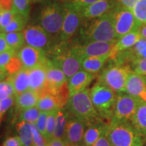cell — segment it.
Masks as SVG:
<instances>
[{"label":"cell","mask_w":146,"mask_h":146,"mask_svg":"<svg viewBox=\"0 0 146 146\" xmlns=\"http://www.w3.org/2000/svg\"><path fill=\"white\" fill-rule=\"evenodd\" d=\"M81 39L90 42H111L116 39L112 10L101 17L86 20L80 29Z\"/></svg>","instance_id":"cell-1"},{"label":"cell","mask_w":146,"mask_h":146,"mask_svg":"<svg viewBox=\"0 0 146 146\" xmlns=\"http://www.w3.org/2000/svg\"><path fill=\"white\" fill-rule=\"evenodd\" d=\"M66 108L69 114L83 120L87 126L103 121L93 104L89 89L70 96Z\"/></svg>","instance_id":"cell-2"},{"label":"cell","mask_w":146,"mask_h":146,"mask_svg":"<svg viewBox=\"0 0 146 146\" xmlns=\"http://www.w3.org/2000/svg\"><path fill=\"white\" fill-rule=\"evenodd\" d=\"M68 43H60L51 50L50 60L55 66L63 71L66 78H70L81 69L82 59L74 50L73 45L68 46Z\"/></svg>","instance_id":"cell-3"},{"label":"cell","mask_w":146,"mask_h":146,"mask_svg":"<svg viewBox=\"0 0 146 146\" xmlns=\"http://www.w3.org/2000/svg\"><path fill=\"white\" fill-rule=\"evenodd\" d=\"M106 135L112 146H143L146 137L137 132L130 123L110 122Z\"/></svg>","instance_id":"cell-4"},{"label":"cell","mask_w":146,"mask_h":146,"mask_svg":"<svg viewBox=\"0 0 146 146\" xmlns=\"http://www.w3.org/2000/svg\"><path fill=\"white\" fill-rule=\"evenodd\" d=\"M90 96L100 117L110 120V123L114 114L117 94L106 85L97 82L90 89Z\"/></svg>","instance_id":"cell-5"},{"label":"cell","mask_w":146,"mask_h":146,"mask_svg":"<svg viewBox=\"0 0 146 146\" xmlns=\"http://www.w3.org/2000/svg\"><path fill=\"white\" fill-rule=\"evenodd\" d=\"M111 61L112 63L100 74L98 82L106 85L116 94L125 93L127 79L131 70L130 66Z\"/></svg>","instance_id":"cell-6"},{"label":"cell","mask_w":146,"mask_h":146,"mask_svg":"<svg viewBox=\"0 0 146 146\" xmlns=\"http://www.w3.org/2000/svg\"><path fill=\"white\" fill-rule=\"evenodd\" d=\"M65 16L64 5L52 2L45 5L39 15V23L49 34H56L60 32Z\"/></svg>","instance_id":"cell-7"},{"label":"cell","mask_w":146,"mask_h":146,"mask_svg":"<svg viewBox=\"0 0 146 146\" xmlns=\"http://www.w3.org/2000/svg\"><path fill=\"white\" fill-rule=\"evenodd\" d=\"M116 39L139 29L142 24L137 19L133 12L120 4L112 10Z\"/></svg>","instance_id":"cell-8"},{"label":"cell","mask_w":146,"mask_h":146,"mask_svg":"<svg viewBox=\"0 0 146 146\" xmlns=\"http://www.w3.org/2000/svg\"><path fill=\"white\" fill-rule=\"evenodd\" d=\"M141 100V98L133 97L126 93L117 94L114 114L110 122L130 123Z\"/></svg>","instance_id":"cell-9"},{"label":"cell","mask_w":146,"mask_h":146,"mask_svg":"<svg viewBox=\"0 0 146 146\" xmlns=\"http://www.w3.org/2000/svg\"><path fill=\"white\" fill-rule=\"evenodd\" d=\"M65 16L64 23L60 31V43H68L72 36L81 26L83 20L81 11L78 10L71 2L64 5Z\"/></svg>","instance_id":"cell-10"},{"label":"cell","mask_w":146,"mask_h":146,"mask_svg":"<svg viewBox=\"0 0 146 146\" xmlns=\"http://www.w3.org/2000/svg\"><path fill=\"white\" fill-rule=\"evenodd\" d=\"M118 40L111 42H90L80 45L73 43L72 45L82 59L87 57H96L112 55L113 49Z\"/></svg>","instance_id":"cell-11"},{"label":"cell","mask_w":146,"mask_h":146,"mask_svg":"<svg viewBox=\"0 0 146 146\" xmlns=\"http://www.w3.org/2000/svg\"><path fill=\"white\" fill-rule=\"evenodd\" d=\"M23 33L27 45L45 52L50 49V36L41 27L29 25L23 29Z\"/></svg>","instance_id":"cell-12"},{"label":"cell","mask_w":146,"mask_h":146,"mask_svg":"<svg viewBox=\"0 0 146 146\" xmlns=\"http://www.w3.org/2000/svg\"><path fill=\"white\" fill-rule=\"evenodd\" d=\"M145 58L146 39L141 38L131 48L112 55L110 60L116 63L129 66L133 62Z\"/></svg>","instance_id":"cell-13"},{"label":"cell","mask_w":146,"mask_h":146,"mask_svg":"<svg viewBox=\"0 0 146 146\" xmlns=\"http://www.w3.org/2000/svg\"><path fill=\"white\" fill-rule=\"evenodd\" d=\"M64 141L68 146H80L83 144L85 129L87 124L68 113Z\"/></svg>","instance_id":"cell-14"},{"label":"cell","mask_w":146,"mask_h":146,"mask_svg":"<svg viewBox=\"0 0 146 146\" xmlns=\"http://www.w3.org/2000/svg\"><path fill=\"white\" fill-rule=\"evenodd\" d=\"M24 68L31 69L43 64L47 60L46 52L41 49L25 45L17 52Z\"/></svg>","instance_id":"cell-15"},{"label":"cell","mask_w":146,"mask_h":146,"mask_svg":"<svg viewBox=\"0 0 146 146\" xmlns=\"http://www.w3.org/2000/svg\"><path fill=\"white\" fill-rule=\"evenodd\" d=\"M47 60L43 64L29 69V89L36 92L39 98L46 94Z\"/></svg>","instance_id":"cell-16"},{"label":"cell","mask_w":146,"mask_h":146,"mask_svg":"<svg viewBox=\"0 0 146 146\" xmlns=\"http://www.w3.org/2000/svg\"><path fill=\"white\" fill-rule=\"evenodd\" d=\"M120 4L117 0H100L81 11L83 19H93L109 13Z\"/></svg>","instance_id":"cell-17"},{"label":"cell","mask_w":146,"mask_h":146,"mask_svg":"<svg viewBox=\"0 0 146 146\" xmlns=\"http://www.w3.org/2000/svg\"><path fill=\"white\" fill-rule=\"evenodd\" d=\"M67 81L68 78L63 71L48 59L47 62L46 94H54Z\"/></svg>","instance_id":"cell-18"},{"label":"cell","mask_w":146,"mask_h":146,"mask_svg":"<svg viewBox=\"0 0 146 146\" xmlns=\"http://www.w3.org/2000/svg\"><path fill=\"white\" fill-rule=\"evenodd\" d=\"M96 77V74L83 70L78 71L68 79L70 96L85 90Z\"/></svg>","instance_id":"cell-19"},{"label":"cell","mask_w":146,"mask_h":146,"mask_svg":"<svg viewBox=\"0 0 146 146\" xmlns=\"http://www.w3.org/2000/svg\"><path fill=\"white\" fill-rule=\"evenodd\" d=\"M146 90V85L143 76L131 70L126 83L125 93L133 97L140 98L141 95Z\"/></svg>","instance_id":"cell-20"},{"label":"cell","mask_w":146,"mask_h":146,"mask_svg":"<svg viewBox=\"0 0 146 146\" xmlns=\"http://www.w3.org/2000/svg\"><path fill=\"white\" fill-rule=\"evenodd\" d=\"M108 124L104 123L103 121L91 124L87 127L84 133L83 145V146H92L100 137L103 134L107 129Z\"/></svg>","instance_id":"cell-21"},{"label":"cell","mask_w":146,"mask_h":146,"mask_svg":"<svg viewBox=\"0 0 146 146\" xmlns=\"http://www.w3.org/2000/svg\"><path fill=\"white\" fill-rule=\"evenodd\" d=\"M7 79L13 84L16 96L21 94L29 89V70L23 68L22 70L12 75H8Z\"/></svg>","instance_id":"cell-22"},{"label":"cell","mask_w":146,"mask_h":146,"mask_svg":"<svg viewBox=\"0 0 146 146\" xmlns=\"http://www.w3.org/2000/svg\"><path fill=\"white\" fill-rule=\"evenodd\" d=\"M130 123L137 132L146 137V102L142 100L139 104L135 114Z\"/></svg>","instance_id":"cell-23"},{"label":"cell","mask_w":146,"mask_h":146,"mask_svg":"<svg viewBox=\"0 0 146 146\" xmlns=\"http://www.w3.org/2000/svg\"><path fill=\"white\" fill-rule=\"evenodd\" d=\"M111 54L96 57H87L83 58L81 63L82 70L87 72L97 74L104 66L105 64L110 59Z\"/></svg>","instance_id":"cell-24"},{"label":"cell","mask_w":146,"mask_h":146,"mask_svg":"<svg viewBox=\"0 0 146 146\" xmlns=\"http://www.w3.org/2000/svg\"><path fill=\"white\" fill-rule=\"evenodd\" d=\"M39 98V95L31 89L21 94L16 95L15 98L16 108L23 111L31 108L35 107Z\"/></svg>","instance_id":"cell-25"},{"label":"cell","mask_w":146,"mask_h":146,"mask_svg":"<svg viewBox=\"0 0 146 146\" xmlns=\"http://www.w3.org/2000/svg\"><path fill=\"white\" fill-rule=\"evenodd\" d=\"M141 39V36L139 30L127 34L120 39H118L117 42L114 45V49H113L112 55L131 48Z\"/></svg>","instance_id":"cell-26"},{"label":"cell","mask_w":146,"mask_h":146,"mask_svg":"<svg viewBox=\"0 0 146 146\" xmlns=\"http://www.w3.org/2000/svg\"><path fill=\"white\" fill-rule=\"evenodd\" d=\"M36 106L40 112H50L54 110L63 108L59 99L51 94H46L40 97Z\"/></svg>","instance_id":"cell-27"},{"label":"cell","mask_w":146,"mask_h":146,"mask_svg":"<svg viewBox=\"0 0 146 146\" xmlns=\"http://www.w3.org/2000/svg\"><path fill=\"white\" fill-rule=\"evenodd\" d=\"M68 117V112L66 110V109L63 108L58 110L56 119V125H55L52 138L64 140Z\"/></svg>","instance_id":"cell-28"},{"label":"cell","mask_w":146,"mask_h":146,"mask_svg":"<svg viewBox=\"0 0 146 146\" xmlns=\"http://www.w3.org/2000/svg\"><path fill=\"white\" fill-rule=\"evenodd\" d=\"M16 129L23 146H33L31 124L25 121H19L16 124Z\"/></svg>","instance_id":"cell-29"},{"label":"cell","mask_w":146,"mask_h":146,"mask_svg":"<svg viewBox=\"0 0 146 146\" xmlns=\"http://www.w3.org/2000/svg\"><path fill=\"white\" fill-rule=\"evenodd\" d=\"M5 39L10 49L18 52L24 46L25 41L23 32H12L5 33Z\"/></svg>","instance_id":"cell-30"},{"label":"cell","mask_w":146,"mask_h":146,"mask_svg":"<svg viewBox=\"0 0 146 146\" xmlns=\"http://www.w3.org/2000/svg\"><path fill=\"white\" fill-rule=\"evenodd\" d=\"M27 22V21L24 18V17L20 14H16L12 18L10 24L3 29L2 33H8L12 32H21V31L23 30Z\"/></svg>","instance_id":"cell-31"},{"label":"cell","mask_w":146,"mask_h":146,"mask_svg":"<svg viewBox=\"0 0 146 146\" xmlns=\"http://www.w3.org/2000/svg\"><path fill=\"white\" fill-rule=\"evenodd\" d=\"M30 3L29 0H13L12 10L16 14L21 15L27 21L30 12Z\"/></svg>","instance_id":"cell-32"},{"label":"cell","mask_w":146,"mask_h":146,"mask_svg":"<svg viewBox=\"0 0 146 146\" xmlns=\"http://www.w3.org/2000/svg\"><path fill=\"white\" fill-rule=\"evenodd\" d=\"M40 110L37 108L33 107L22 111L19 121H25L35 125L40 114Z\"/></svg>","instance_id":"cell-33"},{"label":"cell","mask_w":146,"mask_h":146,"mask_svg":"<svg viewBox=\"0 0 146 146\" xmlns=\"http://www.w3.org/2000/svg\"><path fill=\"white\" fill-rule=\"evenodd\" d=\"M132 12L142 25L146 24V0H138Z\"/></svg>","instance_id":"cell-34"},{"label":"cell","mask_w":146,"mask_h":146,"mask_svg":"<svg viewBox=\"0 0 146 146\" xmlns=\"http://www.w3.org/2000/svg\"><path fill=\"white\" fill-rule=\"evenodd\" d=\"M24 68L21 60L18 57L17 54L11 58L9 62L5 66V71L8 75H12L22 70Z\"/></svg>","instance_id":"cell-35"},{"label":"cell","mask_w":146,"mask_h":146,"mask_svg":"<svg viewBox=\"0 0 146 146\" xmlns=\"http://www.w3.org/2000/svg\"><path fill=\"white\" fill-rule=\"evenodd\" d=\"M58 113V110H54L49 112L47 118L46 124V141H49L52 138L54 133L55 125H56V115Z\"/></svg>","instance_id":"cell-36"},{"label":"cell","mask_w":146,"mask_h":146,"mask_svg":"<svg viewBox=\"0 0 146 146\" xmlns=\"http://www.w3.org/2000/svg\"><path fill=\"white\" fill-rule=\"evenodd\" d=\"M49 112H41L35 124L36 128L46 140V124Z\"/></svg>","instance_id":"cell-37"},{"label":"cell","mask_w":146,"mask_h":146,"mask_svg":"<svg viewBox=\"0 0 146 146\" xmlns=\"http://www.w3.org/2000/svg\"><path fill=\"white\" fill-rule=\"evenodd\" d=\"M131 70L141 76H146V58L133 62L129 65Z\"/></svg>","instance_id":"cell-38"},{"label":"cell","mask_w":146,"mask_h":146,"mask_svg":"<svg viewBox=\"0 0 146 146\" xmlns=\"http://www.w3.org/2000/svg\"><path fill=\"white\" fill-rule=\"evenodd\" d=\"M33 135V146H47V141L36 128V125L31 124Z\"/></svg>","instance_id":"cell-39"},{"label":"cell","mask_w":146,"mask_h":146,"mask_svg":"<svg viewBox=\"0 0 146 146\" xmlns=\"http://www.w3.org/2000/svg\"><path fill=\"white\" fill-rule=\"evenodd\" d=\"M17 54V52L10 49L0 54V69L5 71V66L9 62L11 58Z\"/></svg>","instance_id":"cell-40"},{"label":"cell","mask_w":146,"mask_h":146,"mask_svg":"<svg viewBox=\"0 0 146 146\" xmlns=\"http://www.w3.org/2000/svg\"><path fill=\"white\" fill-rule=\"evenodd\" d=\"M16 13L13 10H4L2 14V18H1V21L0 23V32L2 33L5 27L10 24L12 21V18L16 15Z\"/></svg>","instance_id":"cell-41"},{"label":"cell","mask_w":146,"mask_h":146,"mask_svg":"<svg viewBox=\"0 0 146 146\" xmlns=\"http://www.w3.org/2000/svg\"><path fill=\"white\" fill-rule=\"evenodd\" d=\"M0 89L5 91L9 96H16L15 90L13 84L10 80L7 79L0 82Z\"/></svg>","instance_id":"cell-42"},{"label":"cell","mask_w":146,"mask_h":146,"mask_svg":"<svg viewBox=\"0 0 146 146\" xmlns=\"http://www.w3.org/2000/svg\"><path fill=\"white\" fill-rule=\"evenodd\" d=\"M16 96H9L4 100L0 101V114H3L12 106L15 101Z\"/></svg>","instance_id":"cell-43"},{"label":"cell","mask_w":146,"mask_h":146,"mask_svg":"<svg viewBox=\"0 0 146 146\" xmlns=\"http://www.w3.org/2000/svg\"><path fill=\"white\" fill-rule=\"evenodd\" d=\"M100 0H70V2L72 3L78 10L81 11L89 5L97 2Z\"/></svg>","instance_id":"cell-44"},{"label":"cell","mask_w":146,"mask_h":146,"mask_svg":"<svg viewBox=\"0 0 146 146\" xmlns=\"http://www.w3.org/2000/svg\"><path fill=\"white\" fill-rule=\"evenodd\" d=\"M3 146H23L19 136L9 137L3 141Z\"/></svg>","instance_id":"cell-45"},{"label":"cell","mask_w":146,"mask_h":146,"mask_svg":"<svg viewBox=\"0 0 146 146\" xmlns=\"http://www.w3.org/2000/svg\"><path fill=\"white\" fill-rule=\"evenodd\" d=\"M106 130L107 129H106L103 134L100 137V138L95 142V143L92 146H112L107 137Z\"/></svg>","instance_id":"cell-46"},{"label":"cell","mask_w":146,"mask_h":146,"mask_svg":"<svg viewBox=\"0 0 146 146\" xmlns=\"http://www.w3.org/2000/svg\"><path fill=\"white\" fill-rule=\"evenodd\" d=\"M9 50H10V48L5 39V33H0V54Z\"/></svg>","instance_id":"cell-47"},{"label":"cell","mask_w":146,"mask_h":146,"mask_svg":"<svg viewBox=\"0 0 146 146\" xmlns=\"http://www.w3.org/2000/svg\"><path fill=\"white\" fill-rule=\"evenodd\" d=\"M47 146H68L64 139L52 138L47 141Z\"/></svg>","instance_id":"cell-48"},{"label":"cell","mask_w":146,"mask_h":146,"mask_svg":"<svg viewBox=\"0 0 146 146\" xmlns=\"http://www.w3.org/2000/svg\"><path fill=\"white\" fill-rule=\"evenodd\" d=\"M120 4L132 11L138 0H117Z\"/></svg>","instance_id":"cell-49"},{"label":"cell","mask_w":146,"mask_h":146,"mask_svg":"<svg viewBox=\"0 0 146 146\" xmlns=\"http://www.w3.org/2000/svg\"><path fill=\"white\" fill-rule=\"evenodd\" d=\"M13 0H0V8L4 10H12Z\"/></svg>","instance_id":"cell-50"},{"label":"cell","mask_w":146,"mask_h":146,"mask_svg":"<svg viewBox=\"0 0 146 146\" xmlns=\"http://www.w3.org/2000/svg\"><path fill=\"white\" fill-rule=\"evenodd\" d=\"M139 31L140 33L141 38L143 39H146V24L143 25L139 29Z\"/></svg>","instance_id":"cell-51"},{"label":"cell","mask_w":146,"mask_h":146,"mask_svg":"<svg viewBox=\"0 0 146 146\" xmlns=\"http://www.w3.org/2000/svg\"><path fill=\"white\" fill-rule=\"evenodd\" d=\"M7 76H8L7 72L5 71L0 69V82L3 81L5 78H6Z\"/></svg>","instance_id":"cell-52"},{"label":"cell","mask_w":146,"mask_h":146,"mask_svg":"<svg viewBox=\"0 0 146 146\" xmlns=\"http://www.w3.org/2000/svg\"><path fill=\"white\" fill-rule=\"evenodd\" d=\"M8 97H9L8 94H7L5 91L1 90V89H0V101H1V100H2L5 99V98H7Z\"/></svg>","instance_id":"cell-53"},{"label":"cell","mask_w":146,"mask_h":146,"mask_svg":"<svg viewBox=\"0 0 146 146\" xmlns=\"http://www.w3.org/2000/svg\"><path fill=\"white\" fill-rule=\"evenodd\" d=\"M140 98H141V99L143 100V101L146 102V90L144 91L143 94L141 95V96H140Z\"/></svg>","instance_id":"cell-54"},{"label":"cell","mask_w":146,"mask_h":146,"mask_svg":"<svg viewBox=\"0 0 146 146\" xmlns=\"http://www.w3.org/2000/svg\"><path fill=\"white\" fill-rule=\"evenodd\" d=\"M3 12V10L1 8H0V23H1V18H2Z\"/></svg>","instance_id":"cell-55"},{"label":"cell","mask_w":146,"mask_h":146,"mask_svg":"<svg viewBox=\"0 0 146 146\" xmlns=\"http://www.w3.org/2000/svg\"><path fill=\"white\" fill-rule=\"evenodd\" d=\"M41 0H29V1H30V3H37V2H39V1H41Z\"/></svg>","instance_id":"cell-56"},{"label":"cell","mask_w":146,"mask_h":146,"mask_svg":"<svg viewBox=\"0 0 146 146\" xmlns=\"http://www.w3.org/2000/svg\"><path fill=\"white\" fill-rule=\"evenodd\" d=\"M2 116H3V115L1 114H0V125H1V120H2Z\"/></svg>","instance_id":"cell-57"},{"label":"cell","mask_w":146,"mask_h":146,"mask_svg":"<svg viewBox=\"0 0 146 146\" xmlns=\"http://www.w3.org/2000/svg\"><path fill=\"white\" fill-rule=\"evenodd\" d=\"M143 79H144V81H145V83L146 85V76H143Z\"/></svg>","instance_id":"cell-58"},{"label":"cell","mask_w":146,"mask_h":146,"mask_svg":"<svg viewBox=\"0 0 146 146\" xmlns=\"http://www.w3.org/2000/svg\"><path fill=\"white\" fill-rule=\"evenodd\" d=\"M143 146H146V137H145V141H144V143H143Z\"/></svg>","instance_id":"cell-59"},{"label":"cell","mask_w":146,"mask_h":146,"mask_svg":"<svg viewBox=\"0 0 146 146\" xmlns=\"http://www.w3.org/2000/svg\"></svg>","instance_id":"cell-60"}]
</instances>
